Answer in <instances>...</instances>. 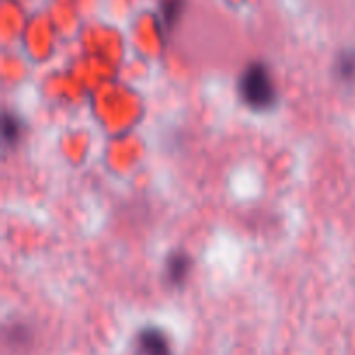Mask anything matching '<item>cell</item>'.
I'll return each mask as SVG.
<instances>
[{
    "label": "cell",
    "mask_w": 355,
    "mask_h": 355,
    "mask_svg": "<svg viewBox=\"0 0 355 355\" xmlns=\"http://www.w3.org/2000/svg\"><path fill=\"white\" fill-rule=\"evenodd\" d=\"M239 94L253 110H267L276 103V87L263 62H252L239 78Z\"/></svg>",
    "instance_id": "6da1fadb"
},
{
    "label": "cell",
    "mask_w": 355,
    "mask_h": 355,
    "mask_svg": "<svg viewBox=\"0 0 355 355\" xmlns=\"http://www.w3.org/2000/svg\"><path fill=\"white\" fill-rule=\"evenodd\" d=\"M139 349L144 355H170V345L165 333L156 328L142 329L139 333Z\"/></svg>",
    "instance_id": "7a4b0ae2"
},
{
    "label": "cell",
    "mask_w": 355,
    "mask_h": 355,
    "mask_svg": "<svg viewBox=\"0 0 355 355\" xmlns=\"http://www.w3.org/2000/svg\"><path fill=\"white\" fill-rule=\"evenodd\" d=\"M191 270V259L182 252H177L170 255L168 262H166V274H168V281L172 284H180L187 277Z\"/></svg>",
    "instance_id": "3957f363"
},
{
    "label": "cell",
    "mask_w": 355,
    "mask_h": 355,
    "mask_svg": "<svg viewBox=\"0 0 355 355\" xmlns=\"http://www.w3.org/2000/svg\"><path fill=\"white\" fill-rule=\"evenodd\" d=\"M335 71L343 82H355V51H343L336 58Z\"/></svg>",
    "instance_id": "277c9868"
},
{
    "label": "cell",
    "mask_w": 355,
    "mask_h": 355,
    "mask_svg": "<svg viewBox=\"0 0 355 355\" xmlns=\"http://www.w3.org/2000/svg\"><path fill=\"white\" fill-rule=\"evenodd\" d=\"M182 9V0H165L162 6V19L165 28H172Z\"/></svg>",
    "instance_id": "5b68a950"
},
{
    "label": "cell",
    "mask_w": 355,
    "mask_h": 355,
    "mask_svg": "<svg viewBox=\"0 0 355 355\" xmlns=\"http://www.w3.org/2000/svg\"><path fill=\"white\" fill-rule=\"evenodd\" d=\"M21 134V125L12 114L6 113L3 114V123H2V135L6 142H14Z\"/></svg>",
    "instance_id": "8992f818"
}]
</instances>
